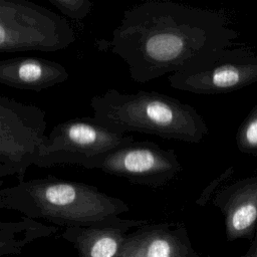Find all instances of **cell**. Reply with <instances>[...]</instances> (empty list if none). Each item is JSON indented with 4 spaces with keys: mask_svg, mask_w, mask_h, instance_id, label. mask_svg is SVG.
<instances>
[{
    "mask_svg": "<svg viewBox=\"0 0 257 257\" xmlns=\"http://www.w3.org/2000/svg\"><path fill=\"white\" fill-rule=\"evenodd\" d=\"M238 36L221 12L148 0L123 12L105 43L124 60L131 78L145 83L169 73L210 67Z\"/></svg>",
    "mask_w": 257,
    "mask_h": 257,
    "instance_id": "cell-1",
    "label": "cell"
},
{
    "mask_svg": "<svg viewBox=\"0 0 257 257\" xmlns=\"http://www.w3.org/2000/svg\"><path fill=\"white\" fill-rule=\"evenodd\" d=\"M90 106L99 124L118 134L138 132L198 144L209 133L204 118L192 105L157 91L125 94L109 88L92 96Z\"/></svg>",
    "mask_w": 257,
    "mask_h": 257,
    "instance_id": "cell-2",
    "label": "cell"
},
{
    "mask_svg": "<svg viewBox=\"0 0 257 257\" xmlns=\"http://www.w3.org/2000/svg\"><path fill=\"white\" fill-rule=\"evenodd\" d=\"M0 204L30 215L73 223L98 221L127 209L121 200L93 185L53 176L18 182L0 190Z\"/></svg>",
    "mask_w": 257,
    "mask_h": 257,
    "instance_id": "cell-3",
    "label": "cell"
},
{
    "mask_svg": "<svg viewBox=\"0 0 257 257\" xmlns=\"http://www.w3.org/2000/svg\"><path fill=\"white\" fill-rule=\"evenodd\" d=\"M75 41L68 21L27 0H0V52H53Z\"/></svg>",
    "mask_w": 257,
    "mask_h": 257,
    "instance_id": "cell-4",
    "label": "cell"
},
{
    "mask_svg": "<svg viewBox=\"0 0 257 257\" xmlns=\"http://www.w3.org/2000/svg\"><path fill=\"white\" fill-rule=\"evenodd\" d=\"M45 110L0 97V178L15 175L23 182L30 165H35L46 136Z\"/></svg>",
    "mask_w": 257,
    "mask_h": 257,
    "instance_id": "cell-5",
    "label": "cell"
},
{
    "mask_svg": "<svg viewBox=\"0 0 257 257\" xmlns=\"http://www.w3.org/2000/svg\"><path fill=\"white\" fill-rule=\"evenodd\" d=\"M134 142L133 136L114 133L93 117H76L55 125L39 150L35 166H84L95 157Z\"/></svg>",
    "mask_w": 257,
    "mask_h": 257,
    "instance_id": "cell-6",
    "label": "cell"
},
{
    "mask_svg": "<svg viewBox=\"0 0 257 257\" xmlns=\"http://www.w3.org/2000/svg\"><path fill=\"white\" fill-rule=\"evenodd\" d=\"M99 169L133 184L161 188L182 171L173 149L165 150L150 141L133 142L93 158L84 166Z\"/></svg>",
    "mask_w": 257,
    "mask_h": 257,
    "instance_id": "cell-7",
    "label": "cell"
},
{
    "mask_svg": "<svg viewBox=\"0 0 257 257\" xmlns=\"http://www.w3.org/2000/svg\"><path fill=\"white\" fill-rule=\"evenodd\" d=\"M173 88L197 94H220L257 82V54L248 48L226 49L210 67L169 75Z\"/></svg>",
    "mask_w": 257,
    "mask_h": 257,
    "instance_id": "cell-8",
    "label": "cell"
},
{
    "mask_svg": "<svg viewBox=\"0 0 257 257\" xmlns=\"http://www.w3.org/2000/svg\"><path fill=\"white\" fill-rule=\"evenodd\" d=\"M213 202L225 214L230 237L251 234L257 224V175L222 187Z\"/></svg>",
    "mask_w": 257,
    "mask_h": 257,
    "instance_id": "cell-9",
    "label": "cell"
},
{
    "mask_svg": "<svg viewBox=\"0 0 257 257\" xmlns=\"http://www.w3.org/2000/svg\"><path fill=\"white\" fill-rule=\"evenodd\" d=\"M69 74L60 63L39 57H13L0 61V83L41 91L66 81Z\"/></svg>",
    "mask_w": 257,
    "mask_h": 257,
    "instance_id": "cell-10",
    "label": "cell"
},
{
    "mask_svg": "<svg viewBox=\"0 0 257 257\" xmlns=\"http://www.w3.org/2000/svg\"><path fill=\"white\" fill-rule=\"evenodd\" d=\"M236 145L242 154L257 157V103L239 125Z\"/></svg>",
    "mask_w": 257,
    "mask_h": 257,
    "instance_id": "cell-11",
    "label": "cell"
},
{
    "mask_svg": "<svg viewBox=\"0 0 257 257\" xmlns=\"http://www.w3.org/2000/svg\"><path fill=\"white\" fill-rule=\"evenodd\" d=\"M63 15L80 21L84 19L92 8V3L88 0H48Z\"/></svg>",
    "mask_w": 257,
    "mask_h": 257,
    "instance_id": "cell-12",
    "label": "cell"
},
{
    "mask_svg": "<svg viewBox=\"0 0 257 257\" xmlns=\"http://www.w3.org/2000/svg\"><path fill=\"white\" fill-rule=\"evenodd\" d=\"M234 173V167H229L228 169H226L221 175H219L217 178H215L214 180H212L209 185L203 190L202 194L200 195V197L198 198V200L196 201L197 204L199 205H205L207 203V201L211 198V196L213 194H216L222 187L223 184H225L233 175Z\"/></svg>",
    "mask_w": 257,
    "mask_h": 257,
    "instance_id": "cell-13",
    "label": "cell"
},
{
    "mask_svg": "<svg viewBox=\"0 0 257 257\" xmlns=\"http://www.w3.org/2000/svg\"><path fill=\"white\" fill-rule=\"evenodd\" d=\"M117 249V243L112 236H100L92 245L90 250L91 257H112Z\"/></svg>",
    "mask_w": 257,
    "mask_h": 257,
    "instance_id": "cell-14",
    "label": "cell"
},
{
    "mask_svg": "<svg viewBox=\"0 0 257 257\" xmlns=\"http://www.w3.org/2000/svg\"><path fill=\"white\" fill-rule=\"evenodd\" d=\"M171 245L165 238H155L148 247V257H170Z\"/></svg>",
    "mask_w": 257,
    "mask_h": 257,
    "instance_id": "cell-15",
    "label": "cell"
},
{
    "mask_svg": "<svg viewBox=\"0 0 257 257\" xmlns=\"http://www.w3.org/2000/svg\"><path fill=\"white\" fill-rule=\"evenodd\" d=\"M251 257H257V248H256L255 253H254V254H253V256H251Z\"/></svg>",
    "mask_w": 257,
    "mask_h": 257,
    "instance_id": "cell-16",
    "label": "cell"
}]
</instances>
